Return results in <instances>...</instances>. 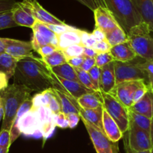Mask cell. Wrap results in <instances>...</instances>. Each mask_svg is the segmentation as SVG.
Instances as JSON below:
<instances>
[{
    "mask_svg": "<svg viewBox=\"0 0 153 153\" xmlns=\"http://www.w3.org/2000/svg\"><path fill=\"white\" fill-rule=\"evenodd\" d=\"M13 83L23 85L32 92L41 93L52 88L50 68L42 58L34 55L18 60Z\"/></svg>",
    "mask_w": 153,
    "mask_h": 153,
    "instance_id": "cell-1",
    "label": "cell"
},
{
    "mask_svg": "<svg viewBox=\"0 0 153 153\" xmlns=\"http://www.w3.org/2000/svg\"><path fill=\"white\" fill-rule=\"evenodd\" d=\"M31 93L32 91L26 87L14 83L0 91L4 111L1 130L10 131L18 111L22 104L31 97Z\"/></svg>",
    "mask_w": 153,
    "mask_h": 153,
    "instance_id": "cell-2",
    "label": "cell"
},
{
    "mask_svg": "<svg viewBox=\"0 0 153 153\" xmlns=\"http://www.w3.org/2000/svg\"><path fill=\"white\" fill-rule=\"evenodd\" d=\"M104 1L106 7L126 34L131 28L143 22L131 0H104Z\"/></svg>",
    "mask_w": 153,
    "mask_h": 153,
    "instance_id": "cell-3",
    "label": "cell"
},
{
    "mask_svg": "<svg viewBox=\"0 0 153 153\" xmlns=\"http://www.w3.org/2000/svg\"><path fill=\"white\" fill-rule=\"evenodd\" d=\"M128 42L137 56L145 61H153V37L149 25L143 22L130 29Z\"/></svg>",
    "mask_w": 153,
    "mask_h": 153,
    "instance_id": "cell-4",
    "label": "cell"
},
{
    "mask_svg": "<svg viewBox=\"0 0 153 153\" xmlns=\"http://www.w3.org/2000/svg\"><path fill=\"white\" fill-rule=\"evenodd\" d=\"M145 60L137 56L127 62L114 61L116 85L129 81L143 80L149 84L146 73L141 67V64Z\"/></svg>",
    "mask_w": 153,
    "mask_h": 153,
    "instance_id": "cell-5",
    "label": "cell"
},
{
    "mask_svg": "<svg viewBox=\"0 0 153 153\" xmlns=\"http://www.w3.org/2000/svg\"><path fill=\"white\" fill-rule=\"evenodd\" d=\"M102 107L111 117L114 120L123 133L128 131L129 128L128 109L118 101L112 94L99 91Z\"/></svg>",
    "mask_w": 153,
    "mask_h": 153,
    "instance_id": "cell-6",
    "label": "cell"
},
{
    "mask_svg": "<svg viewBox=\"0 0 153 153\" xmlns=\"http://www.w3.org/2000/svg\"><path fill=\"white\" fill-rule=\"evenodd\" d=\"M124 146L126 152H143L151 150L153 145L149 132L129 123V128L124 133Z\"/></svg>",
    "mask_w": 153,
    "mask_h": 153,
    "instance_id": "cell-7",
    "label": "cell"
},
{
    "mask_svg": "<svg viewBox=\"0 0 153 153\" xmlns=\"http://www.w3.org/2000/svg\"><path fill=\"white\" fill-rule=\"evenodd\" d=\"M148 84L143 80L129 81L116 85L110 93L124 106L129 109L134 105V96L140 88L146 86Z\"/></svg>",
    "mask_w": 153,
    "mask_h": 153,
    "instance_id": "cell-8",
    "label": "cell"
},
{
    "mask_svg": "<svg viewBox=\"0 0 153 153\" xmlns=\"http://www.w3.org/2000/svg\"><path fill=\"white\" fill-rule=\"evenodd\" d=\"M31 28L33 31V36L31 42L33 49L35 52H37L42 46L49 44L54 45L58 47V35L46 24L37 20Z\"/></svg>",
    "mask_w": 153,
    "mask_h": 153,
    "instance_id": "cell-9",
    "label": "cell"
},
{
    "mask_svg": "<svg viewBox=\"0 0 153 153\" xmlns=\"http://www.w3.org/2000/svg\"><path fill=\"white\" fill-rule=\"evenodd\" d=\"M97 153H117V143L111 141L100 130L82 120Z\"/></svg>",
    "mask_w": 153,
    "mask_h": 153,
    "instance_id": "cell-10",
    "label": "cell"
},
{
    "mask_svg": "<svg viewBox=\"0 0 153 153\" xmlns=\"http://www.w3.org/2000/svg\"><path fill=\"white\" fill-rule=\"evenodd\" d=\"M30 1H17L12 10L13 20L18 26L32 28L37 19L33 13L32 6Z\"/></svg>",
    "mask_w": 153,
    "mask_h": 153,
    "instance_id": "cell-11",
    "label": "cell"
},
{
    "mask_svg": "<svg viewBox=\"0 0 153 153\" xmlns=\"http://www.w3.org/2000/svg\"><path fill=\"white\" fill-rule=\"evenodd\" d=\"M51 77H52V83L55 84L58 87L62 88L63 90L67 91L68 94H70L76 100H78L81 97L87 94L96 92V91H92V90L88 89V88L84 86L82 84L79 83V82H74V81L67 80V79L56 76L55 74L52 73V71H51Z\"/></svg>",
    "mask_w": 153,
    "mask_h": 153,
    "instance_id": "cell-12",
    "label": "cell"
},
{
    "mask_svg": "<svg viewBox=\"0 0 153 153\" xmlns=\"http://www.w3.org/2000/svg\"><path fill=\"white\" fill-rule=\"evenodd\" d=\"M5 43V52L13 58L19 60L25 57L32 55L33 49L31 42L15 39L4 38Z\"/></svg>",
    "mask_w": 153,
    "mask_h": 153,
    "instance_id": "cell-13",
    "label": "cell"
},
{
    "mask_svg": "<svg viewBox=\"0 0 153 153\" xmlns=\"http://www.w3.org/2000/svg\"><path fill=\"white\" fill-rule=\"evenodd\" d=\"M95 28L105 33L116 27L120 26L114 15L107 7H98L94 10Z\"/></svg>",
    "mask_w": 153,
    "mask_h": 153,
    "instance_id": "cell-14",
    "label": "cell"
},
{
    "mask_svg": "<svg viewBox=\"0 0 153 153\" xmlns=\"http://www.w3.org/2000/svg\"><path fill=\"white\" fill-rule=\"evenodd\" d=\"M33 109H36L38 114L41 132L43 134V142H45L53 134L55 128L56 127L55 114L47 107L42 106V107Z\"/></svg>",
    "mask_w": 153,
    "mask_h": 153,
    "instance_id": "cell-15",
    "label": "cell"
},
{
    "mask_svg": "<svg viewBox=\"0 0 153 153\" xmlns=\"http://www.w3.org/2000/svg\"><path fill=\"white\" fill-rule=\"evenodd\" d=\"M128 110L152 119L153 117V85H148L147 91L144 96Z\"/></svg>",
    "mask_w": 153,
    "mask_h": 153,
    "instance_id": "cell-16",
    "label": "cell"
},
{
    "mask_svg": "<svg viewBox=\"0 0 153 153\" xmlns=\"http://www.w3.org/2000/svg\"><path fill=\"white\" fill-rule=\"evenodd\" d=\"M116 86L114 61L100 68V91L110 94Z\"/></svg>",
    "mask_w": 153,
    "mask_h": 153,
    "instance_id": "cell-17",
    "label": "cell"
},
{
    "mask_svg": "<svg viewBox=\"0 0 153 153\" xmlns=\"http://www.w3.org/2000/svg\"><path fill=\"white\" fill-rule=\"evenodd\" d=\"M102 124L105 134L108 138L113 143H117L123 137V133L121 131L117 123L104 108H103Z\"/></svg>",
    "mask_w": 153,
    "mask_h": 153,
    "instance_id": "cell-18",
    "label": "cell"
},
{
    "mask_svg": "<svg viewBox=\"0 0 153 153\" xmlns=\"http://www.w3.org/2000/svg\"><path fill=\"white\" fill-rule=\"evenodd\" d=\"M81 119L86 121L93 126L96 127L99 130L105 134L103 128L102 117H103V107L97 108L94 109H84L82 108L79 111Z\"/></svg>",
    "mask_w": 153,
    "mask_h": 153,
    "instance_id": "cell-19",
    "label": "cell"
},
{
    "mask_svg": "<svg viewBox=\"0 0 153 153\" xmlns=\"http://www.w3.org/2000/svg\"><path fill=\"white\" fill-rule=\"evenodd\" d=\"M32 10L35 19L39 22H42L46 25H65V22L61 19H58L56 16L51 14L49 12L45 10L37 1H33L31 3Z\"/></svg>",
    "mask_w": 153,
    "mask_h": 153,
    "instance_id": "cell-20",
    "label": "cell"
},
{
    "mask_svg": "<svg viewBox=\"0 0 153 153\" xmlns=\"http://www.w3.org/2000/svg\"><path fill=\"white\" fill-rule=\"evenodd\" d=\"M110 53L113 56L114 61L121 62L130 61L137 56L128 42H126L111 47Z\"/></svg>",
    "mask_w": 153,
    "mask_h": 153,
    "instance_id": "cell-21",
    "label": "cell"
},
{
    "mask_svg": "<svg viewBox=\"0 0 153 153\" xmlns=\"http://www.w3.org/2000/svg\"><path fill=\"white\" fill-rule=\"evenodd\" d=\"M143 21L153 28V0H131Z\"/></svg>",
    "mask_w": 153,
    "mask_h": 153,
    "instance_id": "cell-22",
    "label": "cell"
},
{
    "mask_svg": "<svg viewBox=\"0 0 153 153\" xmlns=\"http://www.w3.org/2000/svg\"><path fill=\"white\" fill-rule=\"evenodd\" d=\"M82 30L73 28L70 31L58 34V48L61 50L74 44H82Z\"/></svg>",
    "mask_w": 153,
    "mask_h": 153,
    "instance_id": "cell-23",
    "label": "cell"
},
{
    "mask_svg": "<svg viewBox=\"0 0 153 153\" xmlns=\"http://www.w3.org/2000/svg\"><path fill=\"white\" fill-rule=\"evenodd\" d=\"M18 59L5 52L0 55V72L4 73L9 79L14 76Z\"/></svg>",
    "mask_w": 153,
    "mask_h": 153,
    "instance_id": "cell-24",
    "label": "cell"
},
{
    "mask_svg": "<svg viewBox=\"0 0 153 153\" xmlns=\"http://www.w3.org/2000/svg\"><path fill=\"white\" fill-rule=\"evenodd\" d=\"M50 70L52 73L56 76L67 79V80L74 81V82L81 83L79 78H78L77 74H76L75 68L72 67L71 65H70L67 62L64 64H61V65L50 68Z\"/></svg>",
    "mask_w": 153,
    "mask_h": 153,
    "instance_id": "cell-25",
    "label": "cell"
},
{
    "mask_svg": "<svg viewBox=\"0 0 153 153\" xmlns=\"http://www.w3.org/2000/svg\"><path fill=\"white\" fill-rule=\"evenodd\" d=\"M105 40L113 46L128 42V35L120 26H117L107 32L104 33Z\"/></svg>",
    "mask_w": 153,
    "mask_h": 153,
    "instance_id": "cell-26",
    "label": "cell"
},
{
    "mask_svg": "<svg viewBox=\"0 0 153 153\" xmlns=\"http://www.w3.org/2000/svg\"><path fill=\"white\" fill-rule=\"evenodd\" d=\"M41 93L46 100V107L49 108L55 114L62 112L61 101L54 88H49Z\"/></svg>",
    "mask_w": 153,
    "mask_h": 153,
    "instance_id": "cell-27",
    "label": "cell"
},
{
    "mask_svg": "<svg viewBox=\"0 0 153 153\" xmlns=\"http://www.w3.org/2000/svg\"><path fill=\"white\" fill-rule=\"evenodd\" d=\"M79 106L84 109H94L102 106L98 92L90 93L77 100Z\"/></svg>",
    "mask_w": 153,
    "mask_h": 153,
    "instance_id": "cell-28",
    "label": "cell"
},
{
    "mask_svg": "<svg viewBox=\"0 0 153 153\" xmlns=\"http://www.w3.org/2000/svg\"><path fill=\"white\" fill-rule=\"evenodd\" d=\"M103 40H105L104 33L97 28H95L91 33L82 31V44L85 47L94 48L99 41Z\"/></svg>",
    "mask_w": 153,
    "mask_h": 153,
    "instance_id": "cell-29",
    "label": "cell"
},
{
    "mask_svg": "<svg viewBox=\"0 0 153 153\" xmlns=\"http://www.w3.org/2000/svg\"><path fill=\"white\" fill-rule=\"evenodd\" d=\"M128 114H129V123L134 124L147 132H150L151 122H152L151 119L129 110H128Z\"/></svg>",
    "mask_w": 153,
    "mask_h": 153,
    "instance_id": "cell-30",
    "label": "cell"
},
{
    "mask_svg": "<svg viewBox=\"0 0 153 153\" xmlns=\"http://www.w3.org/2000/svg\"><path fill=\"white\" fill-rule=\"evenodd\" d=\"M42 60L44 61L45 64L49 68H52V67L61 65V64H64L67 62V58L64 56L62 50H61V49H58L51 55L43 58Z\"/></svg>",
    "mask_w": 153,
    "mask_h": 153,
    "instance_id": "cell-31",
    "label": "cell"
},
{
    "mask_svg": "<svg viewBox=\"0 0 153 153\" xmlns=\"http://www.w3.org/2000/svg\"><path fill=\"white\" fill-rule=\"evenodd\" d=\"M74 68L81 83H82L84 86L88 88V89H91L92 90V91H94L97 92V90H96L95 87H94V84H93L92 79H91V76H90L89 73L85 71V70H83L82 69H81L80 67H74Z\"/></svg>",
    "mask_w": 153,
    "mask_h": 153,
    "instance_id": "cell-32",
    "label": "cell"
},
{
    "mask_svg": "<svg viewBox=\"0 0 153 153\" xmlns=\"http://www.w3.org/2000/svg\"><path fill=\"white\" fill-rule=\"evenodd\" d=\"M84 50H85V46L82 44H74L63 49L62 52L67 61L70 58L83 55Z\"/></svg>",
    "mask_w": 153,
    "mask_h": 153,
    "instance_id": "cell-33",
    "label": "cell"
},
{
    "mask_svg": "<svg viewBox=\"0 0 153 153\" xmlns=\"http://www.w3.org/2000/svg\"><path fill=\"white\" fill-rule=\"evenodd\" d=\"M18 26L13 20L12 10L0 13V30Z\"/></svg>",
    "mask_w": 153,
    "mask_h": 153,
    "instance_id": "cell-34",
    "label": "cell"
},
{
    "mask_svg": "<svg viewBox=\"0 0 153 153\" xmlns=\"http://www.w3.org/2000/svg\"><path fill=\"white\" fill-rule=\"evenodd\" d=\"M96 61V66L99 67L100 68L104 67L106 64H109V63L114 61L113 56L110 52H100L97 54V55L95 58Z\"/></svg>",
    "mask_w": 153,
    "mask_h": 153,
    "instance_id": "cell-35",
    "label": "cell"
},
{
    "mask_svg": "<svg viewBox=\"0 0 153 153\" xmlns=\"http://www.w3.org/2000/svg\"><path fill=\"white\" fill-rule=\"evenodd\" d=\"M89 74L92 79L93 84L95 87L97 92L100 91V68L97 66H94L89 72Z\"/></svg>",
    "mask_w": 153,
    "mask_h": 153,
    "instance_id": "cell-36",
    "label": "cell"
},
{
    "mask_svg": "<svg viewBox=\"0 0 153 153\" xmlns=\"http://www.w3.org/2000/svg\"><path fill=\"white\" fill-rule=\"evenodd\" d=\"M10 131L8 130L0 131V146L4 148H10Z\"/></svg>",
    "mask_w": 153,
    "mask_h": 153,
    "instance_id": "cell-37",
    "label": "cell"
},
{
    "mask_svg": "<svg viewBox=\"0 0 153 153\" xmlns=\"http://www.w3.org/2000/svg\"><path fill=\"white\" fill-rule=\"evenodd\" d=\"M141 67L147 76L149 84L153 85V61H144L141 64Z\"/></svg>",
    "mask_w": 153,
    "mask_h": 153,
    "instance_id": "cell-38",
    "label": "cell"
},
{
    "mask_svg": "<svg viewBox=\"0 0 153 153\" xmlns=\"http://www.w3.org/2000/svg\"><path fill=\"white\" fill-rule=\"evenodd\" d=\"M58 49H60L58 46L49 44L40 47V49L37 51V52L41 56V58H43L48 56V55H51V54H52L54 52L58 50Z\"/></svg>",
    "mask_w": 153,
    "mask_h": 153,
    "instance_id": "cell-39",
    "label": "cell"
},
{
    "mask_svg": "<svg viewBox=\"0 0 153 153\" xmlns=\"http://www.w3.org/2000/svg\"><path fill=\"white\" fill-rule=\"evenodd\" d=\"M16 2V0H0V13L13 10Z\"/></svg>",
    "mask_w": 153,
    "mask_h": 153,
    "instance_id": "cell-40",
    "label": "cell"
},
{
    "mask_svg": "<svg viewBox=\"0 0 153 153\" xmlns=\"http://www.w3.org/2000/svg\"><path fill=\"white\" fill-rule=\"evenodd\" d=\"M32 108H37L43 106L46 107V102L42 93H37L32 97Z\"/></svg>",
    "mask_w": 153,
    "mask_h": 153,
    "instance_id": "cell-41",
    "label": "cell"
},
{
    "mask_svg": "<svg viewBox=\"0 0 153 153\" xmlns=\"http://www.w3.org/2000/svg\"><path fill=\"white\" fill-rule=\"evenodd\" d=\"M55 123L56 126L62 128H69V122L67 116L63 112L55 114Z\"/></svg>",
    "mask_w": 153,
    "mask_h": 153,
    "instance_id": "cell-42",
    "label": "cell"
},
{
    "mask_svg": "<svg viewBox=\"0 0 153 153\" xmlns=\"http://www.w3.org/2000/svg\"><path fill=\"white\" fill-rule=\"evenodd\" d=\"M93 49H95L98 53H100V52H110L111 49V46L108 43L107 40H103L101 41H99L94 46Z\"/></svg>",
    "mask_w": 153,
    "mask_h": 153,
    "instance_id": "cell-43",
    "label": "cell"
},
{
    "mask_svg": "<svg viewBox=\"0 0 153 153\" xmlns=\"http://www.w3.org/2000/svg\"><path fill=\"white\" fill-rule=\"evenodd\" d=\"M49 28H50L52 31H53L57 35L61 34V33H64L65 31H70V30L73 29L74 27L70 26V25H46Z\"/></svg>",
    "mask_w": 153,
    "mask_h": 153,
    "instance_id": "cell-44",
    "label": "cell"
},
{
    "mask_svg": "<svg viewBox=\"0 0 153 153\" xmlns=\"http://www.w3.org/2000/svg\"><path fill=\"white\" fill-rule=\"evenodd\" d=\"M94 66H96L95 58L85 56V60H84L83 63H82L80 68L82 69L83 70H85V71L89 72Z\"/></svg>",
    "mask_w": 153,
    "mask_h": 153,
    "instance_id": "cell-45",
    "label": "cell"
},
{
    "mask_svg": "<svg viewBox=\"0 0 153 153\" xmlns=\"http://www.w3.org/2000/svg\"><path fill=\"white\" fill-rule=\"evenodd\" d=\"M69 122V128H73L78 125L79 120L81 119L80 114H70L68 115H66Z\"/></svg>",
    "mask_w": 153,
    "mask_h": 153,
    "instance_id": "cell-46",
    "label": "cell"
},
{
    "mask_svg": "<svg viewBox=\"0 0 153 153\" xmlns=\"http://www.w3.org/2000/svg\"><path fill=\"white\" fill-rule=\"evenodd\" d=\"M84 60H85V55H81V56L70 58V59L67 60V63L73 67H80L83 63Z\"/></svg>",
    "mask_w": 153,
    "mask_h": 153,
    "instance_id": "cell-47",
    "label": "cell"
},
{
    "mask_svg": "<svg viewBox=\"0 0 153 153\" xmlns=\"http://www.w3.org/2000/svg\"><path fill=\"white\" fill-rule=\"evenodd\" d=\"M76 1H79V2H80L81 4H82L83 5L86 6L87 7L91 9L93 11L99 7V6L97 5V2L95 1V0H76Z\"/></svg>",
    "mask_w": 153,
    "mask_h": 153,
    "instance_id": "cell-48",
    "label": "cell"
},
{
    "mask_svg": "<svg viewBox=\"0 0 153 153\" xmlns=\"http://www.w3.org/2000/svg\"><path fill=\"white\" fill-rule=\"evenodd\" d=\"M9 79L4 73L0 72V91H3L8 87Z\"/></svg>",
    "mask_w": 153,
    "mask_h": 153,
    "instance_id": "cell-49",
    "label": "cell"
},
{
    "mask_svg": "<svg viewBox=\"0 0 153 153\" xmlns=\"http://www.w3.org/2000/svg\"><path fill=\"white\" fill-rule=\"evenodd\" d=\"M98 52L93 48L89 47H85V50H84V55L86 57H89V58H95L96 56L97 55Z\"/></svg>",
    "mask_w": 153,
    "mask_h": 153,
    "instance_id": "cell-50",
    "label": "cell"
},
{
    "mask_svg": "<svg viewBox=\"0 0 153 153\" xmlns=\"http://www.w3.org/2000/svg\"><path fill=\"white\" fill-rule=\"evenodd\" d=\"M4 105H3L2 99L0 97V122L1 120H3V118H4Z\"/></svg>",
    "mask_w": 153,
    "mask_h": 153,
    "instance_id": "cell-51",
    "label": "cell"
},
{
    "mask_svg": "<svg viewBox=\"0 0 153 153\" xmlns=\"http://www.w3.org/2000/svg\"><path fill=\"white\" fill-rule=\"evenodd\" d=\"M5 53V43L3 37H0V55Z\"/></svg>",
    "mask_w": 153,
    "mask_h": 153,
    "instance_id": "cell-52",
    "label": "cell"
},
{
    "mask_svg": "<svg viewBox=\"0 0 153 153\" xmlns=\"http://www.w3.org/2000/svg\"><path fill=\"white\" fill-rule=\"evenodd\" d=\"M95 1L97 2V5L99 7H106L105 4L104 0H95Z\"/></svg>",
    "mask_w": 153,
    "mask_h": 153,
    "instance_id": "cell-53",
    "label": "cell"
},
{
    "mask_svg": "<svg viewBox=\"0 0 153 153\" xmlns=\"http://www.w3.org/2000/svg\"><path fill=\"white\" fill-rule=\"evenodd\" d=\"M151 120H152V122H151V128H150V132H149V134H150L151 140H152V143L153 145V117L151 119Z\"/></svg>",
    "mask_w": 153,
    "mask_h": 153,
    "instance_id": "cell-54",
    "label": "cell"
},
{
    "mask_svg": "<svg viewBox=\"0 0 153 153\" xmlns=\"http://www.w3.org/2000/svg\"><path fill=\"white\" fill-rule=\"evenodd\" d=\"M9 148H4L0 146V153H8Z\"/></svg>",
    "mask_w": 153,
    "mask_h": 153,
    "instance_id": "cell-55",
    "label": "cell"
},
{
    "mask_svg": "<svg viewBox=\"0 0 153 153\" xmlns=\"http://www.w3.org/2000/svg\"><path fill=\"white\" fill-rule=\"evenodd\" d=\"M151 150H148V151H143V152H126V153H150Z\"/></svg>",
    "mask_w": 153,
    "mask_h": 153,
    "instance_id": "cell-56",
    "label": "cell"
},
{
    "mask_svg": "<svg viewBox=\"0 0 153 153\" xmlns=\"http://www.w3.org/2000/svg\"><path fill=\"white\" fill-rule=\"evenodd\" d=\"M24 1H30V2H33V1H35L37 0H24Z\"/></svg>",
    "mask_w": 153,
    "mask_h": 153,
    "instance_id": "cell-57",
    "label": "cell"
},
{
    "mask_svg": "<svg viewBox=\"0 0 153 153\" xmlns=\"http://www.w3.org/2000/svg\"><path fill=\"white\" fill-rule=\"evenodd\" d=\"M150 153H153V147H152V149H151V152Z\"/></svg>",
    "mask_w": 153,
    "mask_h": 153,
    "instance_id": "cell-58",
    "label": "cell"
},
{
    "mask_svg": "<svg viewBox=\"0 0 153 153\" xmlns=\"http://www.w3.org/2000/svg\"><path fill=\"white\" fill-rule=\"evenodd\" d=\"M151 33H153V28H152V30H151Z\"/></svg>",
    "mask_w": 153,
    "mask_h": 153,
    "instance_id": "cell-59",
    "label": "cell"
}]
</instances>
